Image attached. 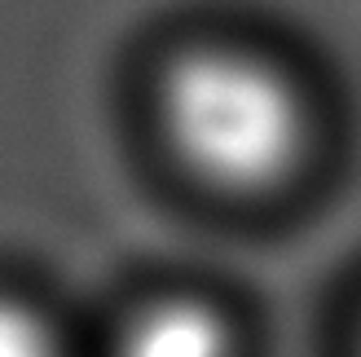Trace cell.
I'll list each match as a JSON object with an SVG mask.
<instances>
[{
    "mask_svg": "<svg viewBox=\"0 0 361 357\" xmlns=\"http://www.w3.org/2000/svg\"><path fill=\"white\" fill-rule=\"evenodd\" d=\"M111 357H233V331L198 296H159L128 313Z\"/></svg>",
    "mask_w": 361,
    "mask_h": 357,
    "instance_id": "7a4b0ae2",
    "label": "cell"
},
{
    "mask_svg": "<svg viewBox=\"0 0 361 357\" xmlns=\"http://www.w3.org/2000/svg\"><path fill=\"white\" fill-rule=\"evenodd\" d=\"M159 128L203 186L260 194L300 168L309 115L274 62L243 49H185L159 84Z\"/></svg>",
    "mask_w": 361,
    "mask_h": 357,
    "instance_id": "6da1fadb",
    "label": "cell"
},
{
    "mask_svg": "<svg viewBox=\"0 0 361 357\" xmlns=\"http://www.w3.org/2000/svg\"><path fill=\"white\" fill-rule=\"evenodd\" d=\"M0 357H62L49 317L18 296H0Z\"/></svg>",
    "mask_w": 361,
    "mask_h": 357,
    "instance_id": "3957f363",
    "label": "cell"
}]
</instances>
